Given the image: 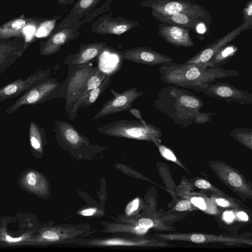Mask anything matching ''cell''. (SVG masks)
Listing matches in <instances>:
<instances>
[{"instance_id":"6da1fadb","label":"cell","mask_w":252,"mask_h":252,"mask_svg":"<svg viewBox=\"0 0 252 252\" xmlns=\"http://www.w3.org/2000/svg\"><path fill=\"white\" fill-rule=\"evenodd\" d=\"M153 105L156 111L169 117L183 128L193 124L204 103L186 88L168 85L160 89Z\"/></svg>"},{"instance_id":"7a4b0ae2","label":"cell","mask_w":252,"mask_h":252,"mask_svg":"<svg viewBox=\"0 0 252 252\" xmlns=\"http://www.w3.org/2000/svg\"><path fill=\"white\" fill-rule=\"evenodd\" d=\"M159 79L167 85L185 88L215 82L218 79L239 76L238 70L222 67H206L195 63L169 61L158 68Z\"/></svg>"},{"instance_id":"3957f363","label":"cell","mask_w":252,"mask_h":252,"mask_svg":"<svg viewBox=\"0 0 252 252\" xmlns=\"http://www.w3.org/2000/svg\"><path fill=\"white\" fill-rule=\"evenodd\" d=\"M97 131L110 136L152 142L157 146L161 143L162 135L159 127L145 120H116L99 127Z\"/></svg>"},{"instance_id":"277c9868","label":"cell","mask_w":252,"mask_h":252,"mask_svg":"<svg viewBox=\"0 0 252 252\" xmlns=\"http://www.w3.org/2000/svg\"><path fill=\"white\" fill-rule=\"evenodd\" d=\"M194 0H144L138 5L152 9L163 15L184 14L207 24H211V15L205 8L195 3Z\"/></svg>"},{"instance_id":"5b68a950","label":"cell","mask_w":252,"mask_h":252,"mask_svg":"<svg viewBox=\"0 0 252 252\" xmlns=\"http://www.w3.org/2000/svg\"><path fill=\"white\" fill-rule=\"evenodd\" d=\"M98 69L89 63L74 69H68L65 80L60 87L59 98L65 99V111L68 115L82 95L88 78Z\"/></svg>"},{"instance_id":"8992f818","label":"cell","mask_w":252,"mask_h":252,"mask_svg":"<svg viewBox=\"0 0 252 252\" xmlns=\"http://www.w3.org/2000/svg\"><path fill=\"white\" fill-rule=\"evenodd\" d=\"M61 84L58 78H49L24 93L5 110V113L12 114L23 105L40 104L59 98Z\"/></svg>"},{"instance_id":"52a82bcc","label":"cell","mask_w":252,"mask_h":252,"mask_svg":"<svg viewBox=\"0 0 252 252\" xmlns=\"http://www.w3.org/2000/svg\"><path fill=\"white\" fill-rule=\"evenodd\" d=\"M186 89L194 90L209 96L223 100L227 102H234L241 105L252 104V94L234 87L226 82H215L197 86H187Z\"/></svg>"},{"instance_id":"ba28073f","label":"cell","mask_w":252,"mask_h":252,"mask_svg":"<svg viewBox=\"0 0 252 252\" xmlns=\"http://www.w3.org/2000/svg\"><path fill=\"white\" fill-rule=\"evenodd\" d=\"M206 162L220 181L229 188L243 198L252 199L251 184L239 171L221 161L207 160Z\"/></svg>"},{"instance_id":"9c48e42d","label":"cell","mask_w":252,"mask_h":252,"mask_svg":"<svg viewBox=\"0 0 252 252\" xmlns=\"http://www.w3.org/2000/svg\"><path fill=\"white\" fill-rule=\"evenodd\" d=\"M157 237L164 240L184 241L195 243H215L227 245H252L251 239L240 236H230L222 235L207 234L202 233H160Z\"/></svg>"},{"instance_id":"30bf717a","label":"cell","mask_w":252,"mask_h":252,"mask_svg":"<svg viewBox=\"0 0 252 252\" xmlns=\"http://www.w3.org/2000/svg\"><path fill=\"white\" fill-rule=\"evenodd\" d=\"M111 92L114 96L103 104L100 110L93 117L92 120H96L108 115L128 111L132 108L134 101L147 92H138L136 87L127 89L121 93L113 90H111Z\"/></svg>"},{"instance_id":"8fae6325","label":"cell","mask_w":252,"mask_h":252,"mask_svg":"<svg viewBox=\"0 0 252 252\" xmlns=\"http://www.w3.org/2000/svg\"><path fill=\"white\" fill-rule=\"evenodd\" d=\"M139 25V22L119 16L114 18L112 13L103 14L91 26V32L97 34L121 35Z\"/></svg>"},{"instance_id":"7c38bea8","label":"cell","mask_w":252,"mask_h":252,"mask_svg":"<svg viewBox=\"0 0 252 252\" xmlns=\"http://www.w3.org/2000/svg\"><path fill=\"white\" fill-rule=\"evenodd\" d=\"M49 69H40L25 79H17L0 88V102L16 97L50 78Z\"/></svg>"},{"instance_id":"4fadbf2b","label":"cell","mask_w":252,"mask_h":252,"mask_svg":"<svg viewBox=\"0 0 252 252\" xmlns=\"http://www.w3.org/2000/svg\"><path fill=\"white\" fill-rule=\"evenodd\" d=\"M251 28L252 26L243 22L241 25L236 27L222 37L204 47L195 55L187 60L185 63H195L204 66L221 48L231 42L242 32Z\"/></svg>"},{"instance_id":"5bb4252c","label":"cell","mask_w":252,"mask_h":252,"mask_svg":"<svg viewBox=\"0 0 252 252\" xmlns=\"http://www.w3.org/2000/svg\"><path fill=\"white\" fill-rule=\"evenodd\" d=\"M124 60L150 65L162 64L173 59L149 47H135L122 51H117Z\"/></svg>"},{"instance_id":"9a60e30c","label":"cell","mask_w":252,"mask_h":252,"mask_svg":"<svg viewBox=\"0 0 252 252\" xmlns=\"http://www.w3.org/2000/svg\"><path fill=\"white\" fill-rule=\"evenodd\" d=\"M106 47L104 42L81 43L77 53L65 58L63 64L70 69L82 67L100 55Z\"/></svg>"},{"instance_id":"2e32d148","label":"cell","mask_w":252,"mask_h":252,"mask_svg":"<svg viewBox=\"0 0 252 252\" xmlns=\"http://www.w3.org/2000/svg\"><path fill=\"white\" fill-rule=\"evenodd\" d=\"M80 34L78 30L68 26L55 32L41 44L40 54L48 56L57 53L63 45L78 37Z\"/></svg>"},{"instance_id":"e0dca14e","label":"cell","mask_w":252,"mask_h":252,"mask_svg":"<svg viewBox=\"0 0 252 252\" xmlns=\"http://www.w3.org/2000/svg\"><path fill=\"white\" fill-rule=\"evenodd\" d=\"M158 28V34L168 43L178 47L194 46L189 29L166 23H160Z\"/></svg>"},{"instance_id":"ac0fdd59","label":"cell","mask_w":252,"mask_h":252,"mask_svg":"<svg viewBox=\"0 0 252 252\" xmlns=\"http://www.w3.org/2000/svg\"><path fill=\"white\" fill-rule=\"evenodd\" d=\"M101 0H78L74 3L68 14L55 27L54 32L81 20L92 11Z\"/></svg>"},{"instance_id":"d6986e66","label":"cell","mask_w":252,"mask_h":252,"mask_svg":"<svg viewBox=\"0 0 252 252\" xmlns=\"http://www.w3.org/2000/svg\"><path fill=\"white\" fill-rule=\"evenodd\" d=\"M25 48L24 42H0V76L21 57Z\"/></svg>"},{"instance_id":"ffe728a7","label":"cell","mask_w":252,"mask_h":252,"mask_svg":"<svg viewBox=\"0 0 252 252\" xmlns=\"http://www.w3.org/2000/svg\"><path fill=\"white\" fill-rule=\"evenodd\" d=\"M40 21L32 18H18L12 19L0 27V38L21 37L24 36V30L27 27L35 25Z\"/></svg>"},{"instance_id":"44dd1931","label":"cell","mask_w":252,"mask_h":252,"mask_svg":"<svg viewBox=\"0 0 252 252\" xmlns=\"http://www.w3.org/2000/svg\"><path fill=\"white\" fill-rule=\"evenodd\" d=\"M152 16L160 23H166L194 31L198 24L202 22L192 18L184 14L177 13L172 15H163L152 11Z\"/></svg>"},{"instance_id":"7402d4cb","label":"cell","mask_w":252,"mask_h":252,"mask_svg":"<svg viewBox=\"0 0 252 252\" xmlns=\"http://www.w3.org/2000/svg\"><path fill=\"white\" fill-rule=\"evenodd\" d=\"M107 74L98 68L87 80L82 95L74 105L72 110L67 115L69 120L73 121L77 117L79 105L84 100L86 94L90 91L97 88L105 79Z\"/></svg>"},{"instance_id":"603a6c76","label":"cell","mask_w":252,"mask_h":252,"mask_svg":"<svg viewBox=\"0 0 252 252\" xmlns=\"http://www.w3.org/2000/svg\"><path fill=\"white\" fill-rule=\"evenodd\" d=\"M238 48L234 44H228L218 51L204 65L206 67H220L226 64L236 55Z\"/></svg>"},{"instance_id":"cb8c5ba5","label":"cell","mask_w":252,"mask_h":252,"mask_svg":"<svg viewBox=\"0 0 252 252\" xmlns=\"http://www.w3.org/2000/svg\"><path fill=\"white\" fill-rule=\"evenodd\" d=\"M185 198L189 199L193 206L205 213L212 215H216L219 213L216 203L211 198L200 194L189 195Z\"/></svg>"},{"instance_id":"d4e9b609","label":"cell","mask_w":252,"mask_h":252,"mask_svg":"<svg viewBox=\"0 0 252 252\" xmlns=\"http://www.w3.org/2000/svg\"><path fill=\"white\" fill-rule=\"evenodd\" d=\"M112 80L111 75L107 74L105 79L97 88L88 92L83 102L79 105V109L80 107H88L93 104L100 95L109 87Z\"/></svg>"},{"instance_id":"484cf974","label":"cell","mask_w":252,"mask_h":252,"mask_svg":"<svg viewBox=\"0 0 252 252\" xmlns=\"http://www.w3.org/2000/svg\"><path fill=\"white\" fill-rule=\"evenodd\" d=\"M136 245V246H170L169 244L164 242L143 240L138 241H131L118 239H110L105 241H101L96 242V245Z\"/></svg>"},{"instance_id":"4316f807","label":"cell","mask_w":252,"mask_h":252,"mask_svg":"<svg viewBox=\"0 0 252 252\" xmlns=\"http://www.w3.org/2000/svg\"><path fill=\"white\" fill-rule=\"evenodd\" d=\"M29 137L32 147L36 151L41 152L45 137L44 129L32 121L29 127Z\"/></svg>"},{"instance_id":"83f0119b","label":"cell","mask_w":252,"mask_h":252,"mask_svg":"<svg viewBox=\"0 0 252 252\" xmlns=\"http://www.w3.org/2000/svg\"><path fill=\"white\" fill-rule=\"evenodd\" d=\"M114 0H106L99 7L95 8L92 11L87 14L79 21L76 23L68 26L71 28L78 30V29L84 24H86L95 18L105 12H109L110 6ZM68 27V26H67Z\"/></svg>"},{"instance_id":"f1b7e54d","label":"cell","mask_w":252,"mask_h":252,"mask_svg":"<svg viewBox=\"0 0 252 252\" xmlns=\"http://www.w3.org/2000/svg\"><path fill=\"white\" fill-rule=\"evenodd\" d=\"M229 135L246 148L252 149V129L247 127H236Z\"/></svg>"},{"instance_id":"f546056e","label":"cell","mask_w":252,"mask_h":252,"mask_svg":"<svg viewBox=\"0 0 252 252\" xmlns=\"http://www.w3.org/2000/svg\"><path fill=\"white\" fill-rule=\"evenodd\" d=\"M213 195L211 197V199L216 203L223 208H237L239 207V205L232 199L225 197V195Z\"/></svg>"},{"instance_id":"4dcf8cb0","label":"cell","mask_w":252,"mask_h":252,"mask_svg":"<svg viewBox=\"0 0 252 252\" xmlns=\"http://www.w3.org/2000/svg\"><path fill=\"white\" fill-rule=\"evenodd\" d=\"M157 147H158L159 153L163 158L177 163L185 170L186 169L182 163L178 160L173 152L170 149L161 144L158 145Z\"/></svg>"},{"instance_id":"1f68e13d","label":"cell","mask_w":252,"mask_h":252,"mask_svg":"<svg viewBox=\"0 0 252 252\" xmlns=\"http://www.w3.org/2000/svg\"><path fill=\"white\" fill-rule=\"evenodd\" d=\"M194 186L198 189L209 190L214 193L221 195H226L221 190L212 186L210 183L206 180L198 179L194 182Z\"/></svg>"},{"instance_id":"d6a6232c","label":"cell","mask_w":252,"mask_h":252,"mask_svg":"<svg viewBox=\"0 0 252 252\" xmlns=\"http://www.w3.org/2000/svg\"><path fill=\"white\" fill-rule=\"evenodd\" d=\"M218 114L216 112H199L194 119L193 124L202 125L212 121V116H215Z\"/></svg>"},{"instance_id":"836d02e7","label":"cell","mask_w":252,"mask_h":252,"mask_svg":"<svg viewBox=\"0 0 252 252\" xmlns=\"http://www.w3.org/2000/svg\"><path fill=\"white\" fill-rule=\"evenodd\" d=\"M242 13L243 14V19L244 23L247 25L252 26V0L248 1Z\"/></svg>"},{"instance_id":"e575fe53","label":"cell","mask_w":252,"mask_h":252,"mask_svg":"<svg viewBox=\"0 0 252 252\" xmlns=\"http://www.w3.org/2000/svg\"><path fill=\"white\" fill-rule=\"evenodd\" d=\"M41 238L44 240L53 242L60 240L62 236L60 233L53 230H49L42 233Z\"/></svg>"},{"instance_id":"d590c367","label":"cell","mask_w":252,"mask_h":252,"mask_svg":"<svg viewBox=\"0 0 252 252\" xmlns=\"http://www.w3.org/2000/svg\"><path fill=\"white\" fill-rule=\"evenodd\" d=\"M26 184L30 188H34L37 183L38 178L36 174L33 172H28L25 176Z\"/></svg>"},{"instance_id":"8d00e7d4","label":"cell","mask_w":252,"mask_h":252,"mask_svg":"<svg viewBox=\"0 0 252 252\" xmlns=\"http://www.w3.org/2000/svg\"><path fill=\"white\" fill-rule=\"evenodd\" d=\"M193 204L188 199L181 200L176 205L175 209L176 211L182 212L188 210L192 208Z\"/></svg>"},{"instance_id":"74e56055","label":"cell","mask_w":252,"mask_h":252,"mask_svg":"<svg viewBox=\"0 0 252 252\" xmlns=\"http://www.w3.org/2000/svg\"><path fill=\"white\" fill-rule=\"evenodd\" d=\"M139 200L138 198H135L131 201L126 208V214L129 216L137 210L139 207Z\"/></svg>"},{"instance_id":"f35d334b","label":"cell","mask_w":252,"mask_h":252,"mask_svg":"<svg viewBox=\"0 0 252 252\" xmlns=\"http://www.w3.org/2000/svg\"><path fill=\"white\" fill-rule=\"evenodd\" d=\"M138 225L144 228L148 229L153 227L154 222L151 219L143 218L139 220Z\"/></svg>"},{"instance_id":"ab89813d","label":"cell","mask_w":252,"mask_h":252,"mask_svg":"<svg viewBox=\"0 0 252 252\" xmlns=\"http://www.w3.org/2000/svg\"><path fill=\"white\" fill-rule=\"evenodd\" d=\"M128 112L138 119L139 121H144L142 118V116L139 109L131 108L128 110Z\"/></svg>"},{"instance_id":"60d3db41","label":"cell","mask_w":252,"mask_h":252,"mask_svg":"<svg viewBox=\"0 0 252 252\" xmlns=\"http://www.w3.org/2000/svg\"><path fill=\"white\" fill-rule=\"evenodd\" d=\"M5 240L7 241L8 243H17L20 241H21L24 238L23 237H19L18 238H13L10 237L9 235H5Z\"/></svg>"},{"instance_id":"b9f144b4","label":"cell","mask_w":252,"mask_h":252,"mask_svg":"<svg viewBox=\"0 0 252 252\" xmlns=\"http://www.w3.org/2000/svg\"><path fill=\"white\" fill-rule=\"evenodd\" d=\"M96 210L95 208H89L83 210L81 212V214L84 216H90L95 213Z\"/></svg>"},{"instance_id":"7bdbcfd3","label":"cell","mask_w":252,"mask_h":252,"mask_svg":"<svg viewBox=\"0 0 252 252\" xmlns=\"http://www.w3.org/2000/svg\"><path fill=\"white\" fill-rule=\"evenodd\" d=\"M203 22H199L197 25L195 30L199 34H203L205 32V25Z\"/></svg>"},{"instance_id":"ee69618b","label":"cell","mask_w":252,"mask_h":252,"mask_svg":"<svg viewBox=\"0 0 252 252\" xmlns=\"http://www.w3.org/2000/svg\"><path fill=\"white\" fill-rule=\"evenodd\" d=\"M75 0H57L59 5L64 7L65 6L72 5Z\"/></svg>"},{"instance_id":"f6af8a7d","label":"cell","mask_w":252,"mask_h":252,"mask_svg":"<svg viewBox=\"0 0 252 252\" xmlns=\"http://www.w3.org/2000/svg\"><path fill=\"white\" fill-rule=\"evenodd\" d=\"M223 218L225 220L230 222L233 220L234 216L231 212L226 211L223 214Z\"/></svg>"},{"instance_id":"bcb514c9","label":"cell","mask_w":252,"mask_h":252,"mask_svg":"<svg viewBox=\"0 0 252 252\" xmlns=\"http://www.w3.org/2000/svg\"><path fill=\"white\" fill-rule=\"evenodd\" d=\"M237 216L240 220L244 221H247L249 220L248 216L245 212L243 211L238 212Z\"/></svg>"}]
</instances>
